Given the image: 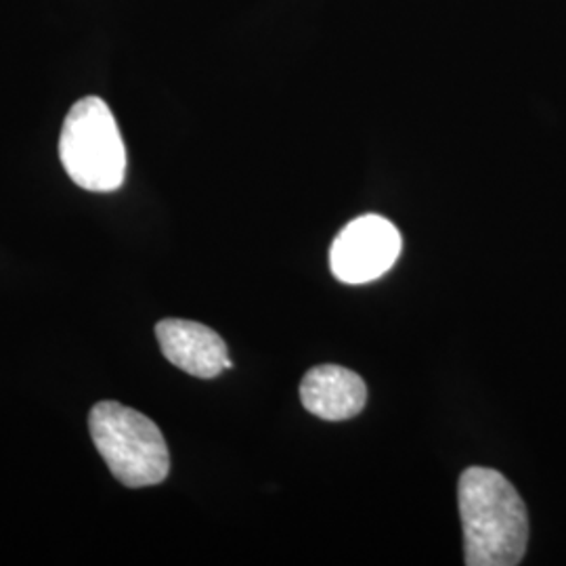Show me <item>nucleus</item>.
Returning <instances> with one entry per match:
<instances>
[{"mask_svg":"<svg viewBox=\"0 0 566 566\" xmlns=\"http://www.w3.org/2000/svg\"><path fill=\"white\" fill-rule=\"evenodd\" d=\"M468 566L521 565L528 544L525 502L504 474L468 468L458 485Z\"/></svg>","mask_w":566,"mask_h":566,"instance_id":"obj_1","label":"nucleus"},{"mask_svg":"<svg viewBox=\"0 0 566 566\" xmlns=\"http://www.w3.org/2000/svg\"><path fill=\"white\" fill-rule=\"evenodd\" d=\"M401 233L378 214H365L344 227L332 243L329 264L343 283H367L382 277L401 254Z\"/></svg>","mask_w":566,"mask_h":566,"instance_id":"obj_4","label":"nucleus"},{"mask_svg":"<svg viewBox=\"0 0 566 566\" xmlns=\"http://www.w3.org/2000/svg\"><path fill=\"white\" fill-rule=\"evenodd\" d=\"M60 160L67 177L86 191L120 189L126 177V147L107 103L84 97L72 105L61 128Z\"/></svg>","mask_w":566,"mask_h":566,"instance_id":"obj_3","label":"nucleus"},{"mask_svg":"<svg viewBox=\"0 0 566 566\" xmlns=\"http://www.w3.org/2000/svg\"><path fill=\"white\" fill-rule=\"evenodd\" d=\"M91 439L109 472L130 489L160 485L170 472V453L160 428L133 407L102 401L88 413Z\"/></svg>","mask_w":566,"mask_h":566,"instance_id":"obj_2","label":"nucleus"},{"mask_svg":"<svg viewBox=\"0 0 566 566\" xmlns=\"http://www.w3.org/2000/svg\"><path fill=\"white\" fill-rule=\"evenodd\" d=\"M156 338L164 357L189 376L210 380L233 367L223 338L208 325L187 319H163L156 325Z\"/></svg>","mask_w":566,"mask_h":566,"instance_id":"obj_5","label":"nucleus"},{"mask_svg":"<svg viewBox=\"0 0 566 566\" xmlns=\"http://www.w3.org/2000/svg\"><path fill=\"white\" fill-rule=\"evenodd\" d=\"M304 409L327 422L355 418L367 401L364 378L340 365H317L304 374L301 385Z\"/></svg>","mask_w":566,"mask_h":566,"instance_id":"obj_6","label":"nucleus"}]
</instances>
